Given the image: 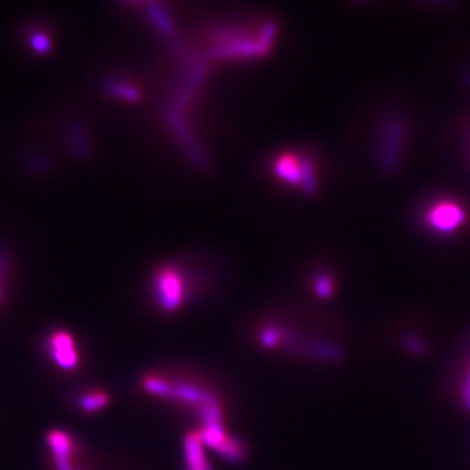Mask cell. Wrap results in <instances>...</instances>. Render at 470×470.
Returning a JSON list of instances; mask_svg holds the SVG:
<instances>
[{
  "label": "cell",
  "instance_id": "6da1fadb",
  "mask_svg": "<svg viewBox=\"0 0 470 470\" xmlns=\"http://www.w3.org/2000/svg\"><path fill=\"white\" fill-rule=\"evenodd\" d=\"M153 292L158 306L166 312L179 309L185 300V281L180 270L174 267H163L153 277Z\"/></svg>",
  "mask_w": 470,
  "mask_h": 470
},
{
  "label": "cell",
  "instance_id": "7a4b0ae2",
  "mask_svg": "<svg viewBox=\"0 0 470 470\" xmlns=\"http://www.w3.org/2000/svg\"><path fill=\"white\" fill-rule=\"evenodd\" d=\"M46 349L53 363L62 370H73L78 366V347L73 336L68 332L63 329L51 332L46 339Z\"/></svg>",
  "mask_w": 470,
  "mask_h": 470
},
{
  "label": "cell",
  "instance_id": "3957f363",
  "mask_svg": "<svg viewBox=\"0 0 470 470\" xmlns=\"http://www.w3.org/2000/svg\"><path fill=\"white\" fill-rule=\"evenodd\" d=\"M426 221L432 230L448 234L455 232L464 224L465 212L454 201H438L427 210Z\"/></svg>",
  "mask_w": 470,
  "mask_h": 470
},
{
  "label": "cell",
  "instance_id": "277c9868",
  "mask_svg": "<svg viewBox=\"0 0 470 470\" xmlns=\"http://www.w3.org/2000/svg\"><path fill=\"white\" fill-rule=\"evenodd\" d=\"M297 155H284L275 162V173L277 174L280 179H284L286 182L292 185H298L300 182H303V185H309L310 188L314 187V177L307 175L302 173V169H307L311 165L309 161H305L300 163V161L295 158Z\"/></svg>",
  "mask_w": 470,
  "mask_h": 470
},
{
  "label": "cell",
  "instance_id": "5b68a950",
  "mask_svg": "<svg viewBox=\"0 0 470 470\" xmlns=\"http://www.w3.org/2000/svg\"><path fill=\"white\" fill-rule=\"evenodd\" d=\"M47 441L54 457L55 469L73 470L71 460L73 456L75 444L70 435L67 432L53 430L48 434Z\"/></svg>",
  "mask_w": 470,
  "mask_h": 470
},
{
  "label": "cell",
  "instance_id": "8992f818",
  "mask_svg": "<svg viewBox=\"0 0 470 470\" xmlns=\"http://www.w3.org/2000/svg\"><path fill=\"white\" fill-rule=\"evenodd\" d=\"M185 470H212L203 449L199 434H190L185 441Z\"/></svg>",
  "mask_w": 470,
  "mask_h": 470
},
{
  "label": "cell",
  "instance_id": "52a82bcc",
  "mask_svg": "<svg viewBox=\"0 0 470 470\" xmlns=\"http://www.w3.org/2000/svg\"><path fill=\"white\" fill-rule=\"evenodd\" d=\"M108 397L105 393L88 392L78 396V407L84 412H96L108 404Z\"/></svg>",
  "mask_w": 470,
  "mask_h": 470
},
{
  "label": "cell",
  "instance_id": "ba28073f",
  "mask_svg": "<svg viewBox=\"0 0 470 470\" xmlns=\"http://www.w3.org/2000/svg\"><path fill=\"white\" fill-rule=\"evenodd\" d=\"M459 389H460V399L464 408L470 412V350L466 361L464 363Z\"/></svg>",
  "mask_w": 470,
  "mask_h": 470
},
{
  "label": "cell",
  "instance_id": "9c48e42d",
  "mask_svg": "<svg viewBox=\"0 0 470 470\" xmlns=\"http://www.w3.org/2000/svg\"><path fill=\"white\" fill-rule=\"evenodd\" d=\"M316 293L319 294L320 297H327L332 292V282L329 278L319 277L316 280L315 285Z\"/></svg>",
  "mask_w": 470,
  "mask_h": 470
}]
</instances>
